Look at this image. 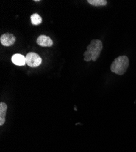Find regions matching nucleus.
<instances>
[{"mask_svg": "<svg viewBox=\"0 0 136 152\" xmlns=\"http://www.w3.org/2000/svg\"><path fill=\"white\" fill-rule=\"evenodd\" d=\"M129 66V59L126 56H121L114 60L110 65V70L112 72L123 75L125 74Z\"/></svg>", "mask_w": 136, "mask_h": 152, "instance_id": "f257e3e1", "label": "nucleus"}, {"mask_svg": "<svg viewBox=\"0 0 136 152\" xmlns=\"http://www.w3.org/2000/svg\"><path fill=\"white\" fill-rule=\"evenodd\" d=\"M103 49V43L100 40H92L87 46V50L92 54V61H96Z\"/></svg>", "mask_w": 136, "mask_h": 152, "instance_id": "f03ea898", "label": "nucleus"}, {"mask_svg": "<svg viewBox=\"0 0 136 152\" xmlns=\"http://www.w3.org/2000/svg\"><path fill=\"white\" fill-rule=\"evenodd\" d=\"M26 63L31 68H36L40 65L42 59L40 56L35 53H29L25 57Z\"/></svg>", "mask_w": 136, "mask_h": 152, "instance_id": "7ed1b4c3", "label": "nucleus"}, {"mask_svg": "<svg viewBox=\"0 0 136 152\" xmlns=\"http://www.w3.org/2000/svg\"><path fill=\"white\" fill-rule=\"evenodd\" d=\"M0 42L4 46H10L15 42V37L12 34L6 33L3 34L0 38Z\"/></svg>", "mask_w": 136, "mask_h": 152, "instance_id": "20e7f679", "label": "nucleus"}, {"mask_svg": "<svg viewBox=\"0 0 136 152\" xmlns=\"http://www.w3.org/2000/svg\"><path fill=\"white\" fill-rule=\"evenodd\" d=\"M37 44L42 47H51L53 45V42L50 37L45 35H41L37 39Z\"/></svg>", "mask_w": 136, "mask_h": 152, "instance_id": "39448f33", "label": "nucleus"}, {"mask_svg": "<svg viewBox=\"0 0 136 152\" xmlns=\"http://www.w3.org/2000/svg\"><path fill=\"white\" fill-rule=\"evenodd\" d=\"M11 60L12 63L17 66H24L26 64V58L23 55L20 54H14L12 57Z\"/></svg>", "mask_w": 136, "mask_h": 152, "instance_id": "423d86ee", "label": "nucleus"}, {"mask_svg": "<svg viewBox=\"0 0 136 152\" xmlns=\"http://www.w3.org/2000/svg\"><path fill=\"white\" fill-rule=\"evenodd\" d=\"M7 111V105L4 102L0 103V125H3L5 123V118Z\"/></svg>", "mask_w": 136, "mask_h": 152, "instance_id": "0eeeda50", "label": "nucleus"}, {"mask_svg": "<svg viewBox=\"0 0 136 152\" xmlns=\"http://www.w3.org/2000/svg\"><path fill=\"white\" fill-rule=\"evenodd\" d=\"M31 23L35 26L39 25L42 22V17L38 14H34L31 16Z\"/></svg>", "mask_w": 136, "mask_h": 152, "instance_id": "6e6552de", "label": "nucleus"}, {"mask_svg": "<svg viewBox=\"0 0 136 152\" xmlns=\"http://www.w3.org/2000/svg\"><path fill=\"white\" fill-rule=\"evenodd\" d=\"M87 2L94 6H106L107 4V1L106 0H87Z\"/></svg>", "mask_w": 136, "mask_h": 152, "instance_id": "1a4fd4ad", "label": "nucleus"}, {"mask_svg": "<svg viewBox=\"0 0 136 152\" xmlns=\"http://www.w3.org/2000/svg\"><path fill=\"white\" fill-rule=\"evenodd\" d=\"M84 60L85 61H90L92 60V54L87 50L84 52Z\"/></svg>", "mask_w": 136, "mask_h": 152, "instance_id": "9d476101", "label": "nucleus"}, {"mask_svg": "<svg viewBox=\"0 0 136 152\" xmlns=\"http://www.w3.org/2000/svg\"><path fill=\"white\" fill-rule=\"evenodd\" d=\"M34 2H40V0H34Z\"/></svg>", "mask_w": 136, "mask_h": 152, "instance_id": "9b49d317", "label": "nucleus"}]
</instances>
